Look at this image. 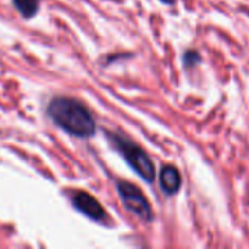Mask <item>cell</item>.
Instances as JSON below:
<instances>
[{
    "mask_svg": "<svg viewBox=\"0 0 249 249\" xmlns=\"http://www.w3.org/2000/svg\"><path fill=\"white\" fill-rule=\"evenodd\" d=\"M159 182H160L163 193L168 196H172V194L178 193L182 181H181V175H179L178 169L169 165V166L162 168L160 175H159Z\"/></svg>",
    "mask_w": 249,
    "mask_h": 249,
    "instance_id": "cell-5",
    "label": "cell"
},
{
    "mask_svg": "<svg viewBox=\"0 0 249 249\" xmlns=\"http://www.w3.org/2000/svg\"><path fill=\"white\" fill-rule=\"evenodd\" d=\"M200 61H201V57H200V54H198L196 50H188V51L184 54V66H185V67L197 66Z\"/></svg>",
    "mask_w": 249,
    "mask_h": 249,
    "instance_id": "cell-7",
    "label": "cell"
},
{
    "mask_svg": "<svg viewBox=\"0 0 249 249\" xmlns=\"http://www.w3.org/2000/svg\"><path fill=\"white\" fill-rule=\"evenodd\" d=\"M108 137L111 143L114 144V147L123 155V158L133 168V171H136L137 175H140L146 182L155 181V177H156L155 165L142 147H139L136 143L125 139L124 136H120L115 133L108 134Z\"/></svg>",
    "mask_w": 249,
    "mask_h": 249,
    "instance_id": "cell-2",
    "label": "cell"
},
{
    "mask_svg": "<svg viewBox=\"0 0 249 249\" xmlns=\"http://www.w3.org/2000/svg\"><path fill=\"white\" fill-rule=\"evenodd\" d=\"M73 206L80 212L83 213L85 216H88L89 219L92 220H96V222H101L105 219V210L102 209V206L98 203L96 198H93L90 194L88 193H76L73 196Z\"/></svg>",
    "mask_w": 249,
    "mask_h": 249,
    "instance_id": "cell-4",
    "label": "cell"
},
{
    "mask_svg": "<svg viewBox=\"0 0 249 249\" xmlns=\"http://www.w3.org/2000/svg\"><path fill=\"white\" fill-rule=\"evenodd\" d=\"M160 1H163L165 4H174L175 3V0H160Z\"/></svg>",
    "mask_w": 249,
    "mask_h": 249,
    "instance_id": "cell-8",
    "label": "cell"
},
{
    "mask_svg": "<svg viewBox=\"0 0 249 249\" xmlns=\"http://www.w3.org/2000/svg\"><path fill=\"white\" fill-rule=\"evenodd\" d=\"M117 187H118V194H120L124 206L131 213L139 216L142 220L150 222L152 220V209H150V204H149L147 198L144 197V194L136 185L125 182V181H120L117 184Z\"/></svg>",
    "mask_w": 249,
    "mask_h": 249,
    "instance_id": "cell-3",
    "label": "cell"
},
{
    "mask_svg": "<svg viewBox=\"0 0 249 249\" xmlns=\"http://www.w3.org/2000/svg\"><path fill=\"white\" fill-rule=\"evenodd\" d=\"M13 4L25 18H32L39 7L38 0H13Z\"/></svg>",
    "mask_w": 249,
    "mask_h": 249,
    "instance_id": "cell-6",
    "label": "cell"
},
{
    "mask_svg": "<svg viewBox=\"0 0 249 249\" xmlns=\"http://www.w3.org/2000/svg\"><path fill=\"white\" fill-rule=\"evenodd\" d=\"M48 114L57 125L76 137H90L96 124L92 114L79 101L71 98H55L48 105Z\"/></svg>",
    "mask_w": 249,
    "mask_h": 249,
    "instance_id": "cell-1",
    "label": "cell"
}]
</instances>
